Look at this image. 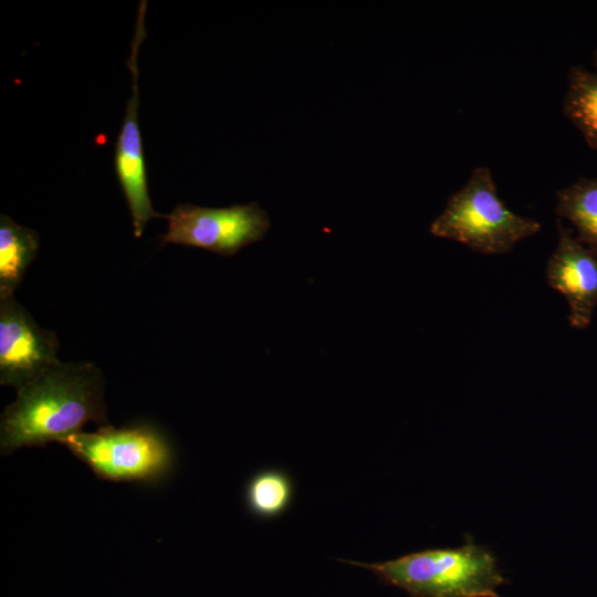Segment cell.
I'll return each instance as SVG.
<instances>
[{"label": "cell", "instance_id": "1", "mask_svg": "<svg viewBox=\"0 0 597 597\" xmlns=\"http://www.w3.org/2000/svg\"><path fill=\"white\" fill-rule=\"evenodd\" d=\"M107 425L102 370L90 362H59L17 389L0 420V450L44 447L81 432L87 422Z\"/></svg>", "mask_w": 597, "mask_h": 597}, {"label": "cell", "instance_id": "2", "mask_svg": "<svg viewBox=\"0 0 597 597\" xmlns=\"http://www.w3.org/2000/svg\"><path fill=\"white\" fill-rule=\"evenodd\" d=\"M371 572L410 597H500L507 579L495 555L471 541L459 547L427 548L379 563L338 559Z\"/></svg>", "mask_w": 597, "mask_h": 597}, {"label": "cell", "instance_id": "3", "mask_svg": "<svg viewBox=\"0 0 597 597\" xmlns=\"http://www.w3.org/2000/svg\"><path fill=\"white\" fill-rule=\"evenodd\" d=\"M542 226L511 211L501 200L491 170L475 167L431 222L430 233L467 245L482 254H502L534 235Z\"/></svg>", "mask_w": 597, "mask_h": 597}, {"label": "cell", "instance_id": "4", "mask_svg": "<svg viewBox=\"0 0 597 597\" xmlns=\"http://www.w3.org/2000/svg\"><path fill=\"white\" fill-rule=\"evenodd\" d=\"M64 444L94 474L114 482L157 484L171 472L172 448L155 427L142 423L123 428L100 426L95 432H77Z\"/></svg>", "mask_w": 597, "mask_h": 597}, {"label": "cell", "instance_id": "5", "mask_svg": "<svg viewBox=\"0 0 597 597\" xmlns=\"http://www.w3.org/2000/svg\"><path fill=\"white\" fill-rule=\"evenodd\" d=\"M166 218L164 244L195 247L224 256L262 240L270 228L266 212L255 202L227 208L179 203Z\"/></svg>", "mask_w": 597, "mask_h": 597}, {"label": "cell", "instance_id": "6", "mask_svg": "<svg viewBox=\"0 0 597 597\" xmlns=\"http://www.w3.org/2000/svg\"><path fill=\"white\" fill-rule=\"evenodd\" d=\"M146 10L147 2L140 1L135 35L132 41L130 55L127 62L132 74V95L127 102L126 113L117 136L114 153L115 172L128 206L133 231L136 238L143 234L149 220L159 216L153 208L148 192L147 170L138 123L137 56L139 45L146 35L144 27Z\"/></svg>", "mask_w": 597, "mask_h": 597}, {"label": "cell", "instance_id": "7", "mask_svg": "<svg viewBox=\"0 0 597 597\" xmlns=\"http://www.w3.org/2000/svg\"><path fill=\"white\" fill-rule=\"evenodd\" d=\"M59 339L13 297L0 300V384L20 388L55 364Z\"/></svg>", "mask_w": 597, "mask_h": 597}, {"label": "cell", "instance_id": "8", "mask_svg": "<svg viewBox=\"0 0 597 597\" xmlns=\"http://www.w3.org/2000/svg\"><path fill=\"white\" fill-rule=\"evenodd\" d=\"M547 283L569 305V324L586 328L597 306V254L558 222V241L546 264Z\"/></svg>", "mask_w": 597, "mask_h": 597}, {"label": "cell", "instance_id": "9", "mask_svg": "<svg viewBox=\"0 0 597 597\" xmlns=\"http://www.w3.org/2000/svg\"><path fill=\"white\" fill-rule=\"evenodd\" d=\"M40 247L38 233L0 217V300L14 296Z\"/></svg>", "mask_w": 597, "mask_h": 597}, {"label": "cell", "instance_id": "10", "mask_svg": "<svg viewBox=\"0 0 597 597\" xmlns=\"http://www.w3.org/2000/svg\"><path fill=\"white\" fill-rule=\"evenodd\" d=\"M294 499V482L280 468H264L247 482L244 503L248 511L260 520H274L283 515Z\"/></svg>", "mask_w": 597, "mask_h": 597}, {"label": "cell", "instance_id": "11", "mask_svg": "<svg viewBox=\"0 0 597 597\" xmlns=\"http://www.w3.org/2000/svg\"><path fill=\"white\" fill-rule=\"evenodd\" d=\"M555 212L568 220L577 239L597 254V178H580L559 189Z\"/></svg>", "mask_w": 597, "mask_h": 597}, {"label": "cell", "instance_id": "12", "mask_svg": "<svg viewBox=\"0 0 597 597\" xmlns=\"http://www.w3.org/2000/svg\"><path fill=\"white\" fill-rule=\"evenodd\" d=\"M563 112L586 144L597 151V73L584 66L569 70Z\"/></svg>", "mask_w": 597, "mask_h": 597}, {"label": "cell", "instance_id": "13", "mask_svg": "<svg viewBox=\"0 0 597 597\" xmlns=\"http://www.w3.org/2000/svg\"><path fill=\"white\" fill-rule=\"evenodd\" d=\"M594 61H595V64L597 65V50H596L595 55H594Z\"/></svg>", "mask_w": 597, "mask_h": 597}, {"label": "cell", "instance_id": "14", "mask_svg": "<svg viewBox=\"0 0 597 597\" xmlns=\"http://www.w3.org/2000/svg\"><path fill=\"white\" fill-rule=\"evenodd\" d=\"M501 597V596H500Z\"/></svg>", "mask_w": 597, "mask_h": 597}]
</instances>
